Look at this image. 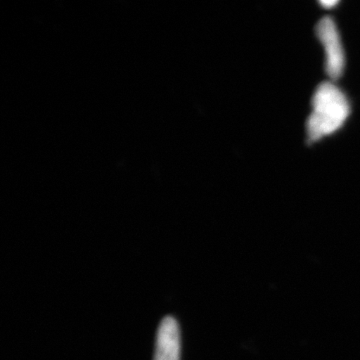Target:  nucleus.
<instances>
[{
  "label": "nucleus",
  "mask_w": 360,
  "mask_h": 360,
  "mask_svg": "<svg viewBox=\"0 0 360 360\" xmlns=\"http://www.w3.org/2000/svg\"><path fill=\"white\" fill-rule=\"evenodd\" d=\"M349 112L347 96L338 86L330 82L319 85L315 90L312 112L307 122L310 141H319L340 129Z\"/></svg>",
  "instance_id": "1"
},
{
  "label": "nucleus",
  "mask_w": 360,
  "mask_h": 360,
  "mask_svg": "<svg viewBox=\"0 0 360 360\" xmlns=\"http://www.w3.org/2000/svg\"><path fill=\"white\" fill-rule=\"evenodd\" d=\"M316 35L326 51V73L331 79H338L345 70V56L340 33L333 18L326 16L317 23Z\"/></svg>",
  "instance_id": "2"
},
{
  "label": "nucleus",
  "mask_w": 360,
  "mask_h": 360,
  "mask_svg": "<svg viewBox=\"0 0 360 360\" xmlns=\"http://www.w3.org/2000/svg\"><path fill=\"white\" fill-rule=\"evenodd\" d=\"M180 333L176 321L165 317L156 336L155 360H179Z\"/></svg>",
  "instance_id": "3"
},
{
  "label": "nucleus",
  "mask_w": 360,
  "mask_h": 360,
  "mask_svg": "<svg viewBox=\"0 0 360 360\" xmlns=\"http://www.w3.org/2000/svg\"><path fill=\"white\" fill-rule=\"evenodd\" d=\"M319 4H321L322 6L326 7V8H330V7L336 6L338 1H335V0H322Z\"/></svg>",
  "instance_id": "4"
}]
</instances>
